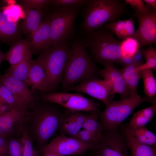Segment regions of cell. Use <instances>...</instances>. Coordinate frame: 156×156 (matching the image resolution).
<instances>
[{"mask_svg":"<svg viewBox=\"0 0 156 156\" xmlns=\"http://www.w3.org/2000/svg\"><path fill=\"white\" fill-rule=\"evenodd\" d=\"M120 130L125 135L132 137L140 143L156 147V136L145 126L132 128L121 125Z\"/></svg>","mask_w":156,"mask_h":156,"instance_id":"obj_22","label":"cell"},{"mask_svg":"<svg viewBox=\"0 0 156 156\" xmlns=\"http://www.w3.org/2000/svg\"><path fill=\"white\" fill-rule=\"evenodd\" d=\"M104 27L110 30L121 39L131 38L134 33L133 27L127 19L110 22L105 24Z\"/></svg>","mask_w":156,"mask_h":156,"instance_id":"obj_25","label":"cell"},{"mask_svg":"<svg viewBox=\"0 0 156 156\" xmlns=\"http://www.w3.org/2000/svg\"><path fill=\"white\" fill-rule=\"evenodd\" d=\"M23 8L43 9L50 5V0H22L18 1Z\"/></svg>","mask_w":156,"mask_h":156,"instance_id":"obj_35","label":"cell"},{"mask_svg":"<svg viewBox=\"0 0 156 156\" xmlns=\"http://www.w3.org/2000/svg\"><path fill=\"white\" fill-rule=\"evenodd\" d=\"M126 3L133 8L136 13L140 14H147L154 11L146 5L142 0H125Z\"/></svg>","mask_w":156,"mask_h":156,"instance_id":"obj_36","label":"cell"},{"mask_svg":"<svg viewBox=\"0 0 156 156\" xmlns=\"http://www.w3.org/2000/svg\"><path fill=\"white\" fill-rule=\"evenodd\" d=\"M95 156H96L95 155Z\"/></svg>","mask_w":156,"mask_h":156,"instance_id":"obj_42","label":"cell"},{"mask_svg":"<svg viewBox=\"0 0 156 156\" xmlns=\"http://www.w3.org/2000/svg\"><path fill=\"white\" fill-rule=\"evenodd\" d=\"M88 0H50V5L56 7H70L86 5L89 2Z\"/></svg>","mask_w":156,"mask_h":156,"instance_id":"obj_34","label":"cell"},{"mask_svg":"<svg viewBox=\"0 0 156 156\" xmlns=\"http://www.w3.org/2000/svg\"><path fill=\"white\" fill-rule=\"evenodd\" d=\"M30 41L21 39L11 44L10 47L5 55V59L10 66L16 65L22 61L30 50Z\"/></svg>","mask_w":156,"mask_h":156,"instance_id":"obj_23","label":"cell"},{"mask_svg":"<svg viewBox=\"0 0 156 156\" xmlns=\"http://www.w3.org/2000/svg\"><path fill=\"white\" fill-rule=\"evenodd\" d=\"M20 18L8 7H0V41L11 44L21 39L18 23Z\"/></svg>","mask_w":156,"mask_h":156,"instance_id":"obj_14","label":"cell"},{"mask_svg":"<svg viewBox=\"0 0 156 156\" xmlns=\"http://www.w3.org/2000/svg\"><path fill=\"white\" fill-rule=\"evenodd\" d=\"M23 146L22 156H39L34 149L31 136L28 130L24 129L23 131L21 139Z\"/></svg>","mask_w":156,"mask_h":156,"instance_id":"obj_32","label":"cell"},{"mask_svg":"<svg viewBox=\"0 0 156 156\" xmlns=\"http://www.w3.org/2000/svg\"><path fill=\"white\" fill-rule=\"evenodd\" d=\"M125 135L131 156H156V147L140 143L131 136Z\"/></svg>","mask_w":156,"mask_h":156,"instance_id":"obj_27","label":"cell"},{"mask_svg":"<svg viewBox=\"0 0 156 156\" xmlns=\"http://www.w3.org/2000/svg\"><path fill=\"white\" fill-rule=\"evenodd\" d=\"M30 50L32 54L43 51L52 46L50 36L48 17L42 20L38 28L31 35Z\"/></svg>","mask_w":156,"mask_h":156,"instance_id":"obj_19","label":"cell"},{"mask_svg":"<svg viewBox=\"0 0 156 156\" xmlns=\"http://www.w3.org/2000/svg\"><path fill=\"white\" fill-rule=\"evenodd\" d=\"M32 107L27 114L32 118V130L36 143L42 149L59 130L65 109L55 103L45 102Z\"/></svg>","mask_w":156,"mask_h":156,"instance_id":"obj_1","label":"cell"},{"mask_svg":"<svg viewBox=\"0 0 156 156\" xmlns=\"http://www.w3.org/2000/svg\"><path fill=\"white\" fill-rule=\"evenodd\" d=\"M26 84L31 87L33 92L36 90L42 93H48L53 90L45 70L42 53L37 59L33 60Z\"/></svg>","mask_w":156,"mask_h":156,"instance_id":"obj_15","label":"cell"},{"mask_svg":"<svg viewBox=\"0 0 156 156\" xmlns=\"http://www.w3.org/2000/svg\"><path fill=\"white\" fill-rule=\"evenodd\" d=\"M155 98L146 96L131 95L129 97L117 101L112 100L105 105V108L98 114L99 120L103 130H111L118 128L133 110L142 103L150 102L153 103Z\"/></svg>","mask_w":156,"mask_h":156,"instance_id":"obj_5","label":"cell"},{"mask_svg":"<svg viewBox=\"0 0 156 156\" xmlns=\"http://www.w3.org/2000/svg\"><path fill=\"white\" fill-rule=\"evenodd\" d=\"M0 83L11 92L17 105L27 109L35 105L36 97L25 82L5 73L0 75Z\"/></svg>","mask_w":156,"mask_h":156,"instance_id":"obj_11","label":"cell"},{"mask_svg":"<svg viewBox=\"0 0 156 156\" xmlns=\"http://www.w3.org/2000/svg\"><path fill=\"white\" fill-rule=\"evenodd\" d=\"M43 156H62L58 153L50 151H42Z\"/></svg>","mask_w":156,"mask_h":156,"instance_id":"obj_40","label":"cell"},{"mask_svg":"<svg viewBox=\"0 0 156 156\" xmlns=\"http://www.w3.org/2000/svg\"><path fill=\"white\" fill-rule=\"evenodd\" d=\"M139 26L131 38L135 40L139 48L156 43V11L147 14L135 13Z\"/></svg>","mask_w":156,"mask_h":156,"instance_id":"obj_13","label":"cell"},{"mask_svg":"<svg viewBox=\"0 0 156 156\" xmlns=\"http://www.w3.org/2000/svg\"><path fill=\"white\" fill-rule=\"evenodd\" d=\"M126 136L118 128L103 130L95 148L96 156H130Z\"/></svg>","mask_w":156,"mask_h":156,"instance_id":"obj_8","label":"cell"},{"mask_svg":"<svg viewBox=\"0 0 156 156\" xmlns=\"http://www.w3.org/2000/svg\"><path fill=\"white\" fill-rule=\"evenodd\" d=\"M87 34L83 41L96 61L103 65L122 62L123 43L116 38L111 31L104 27Z\"/></svg>","mask_w":156,"mask_h":156,"instance_id":"obj_3","label":"cell"},{"mask_svg":"<svg viewBox=\"0 0 156 156\" xmlns=\"http://www.w3.org/2000/svg\"><path fill=\"white\" fill-rule=\"evenodd\" d=\"M96 70L83 41L75 40L70 46L69 57L62 81V87L64 89L92 78Z\"/></svg>","mask_w":156,"mask_h":156,"instance_id":"obj_4","label":"cell"},{"mask_svg":"<svg viewBox=\"0 0 156 156\" xmlns=\"http://www.w3.org/2000/svg\"><path fill=\"white\" fill-rule=\"evenodd\" d=\"M82 12L81 29L86 34L95 31L105 24L116 21L127 13L126 5L118 0H91Z\"/></svg>","mask_w":156,"mask_h":156,"instance_id":"obj_2","label":"cell"},{"mask_svg":"<svg viewBox=\"0 0 156 156\" xmlns=\"http://www.w3.org/2000/svg\"><path fill=\"white\" fill-rule=\"evenodd\" d=\"M41 97L44 101L58 104L71 111L100 112L99 106L96 103L79 93H42Z\"/></svg>","mask_w":156,"mask_h":156,"instance_id":"obj_9","label":"cell"},{"mask_svg":"<svg viewBox=\"0 0 156 156\" xmlns=\"http://www.w3.org/2000/svg\"><path fill=\"white\" fill-rule=\"evenodd\" d=\"M97 144L83 143L76 138L60 134L43 147L41 151H52L62 156L79 155L94 150Z\"/></svg>","mask_w":156,"mask_h":156,"instance_id":"obj_10","label":"cell"},{"mask_svg":"<svg viewBox=\"0 0 156 156\" xmlns=\"http://www.w3.org/2000/svg\"><path fill=\"white\" fill-rule=\"evenodd\" d=\"M142 63L139 60H133L125 64L120 71L128 91L131 95H137L138 84L141 74L137 68Z\"/></svg>","mask_w":156,"mask_h":156,"instance_id":"obj_20","label":"cell"},{"mask_svg":"<svg viewBox=\"0 0 156 156\" xmlns=\"http://www.w3.org/2000/svg\"><path fill=\"white\" fill-rule=\"evenodd\" d=\"M23 8L24 18L21 25V30L24 34L31 36L40 25L44 10L34 8Z\"/></svg>","mask_w":156,"mask_h":156,"instance_id":"obj_21","label":"cell"},{"mask_svg":"<svg viewBox=\"0 0 156 156\" xmlns=\"http://www.w3.org/2000/svg\"><path fill=\"white\" fill-rule=\"evenodd\" d=\"M70 51L68 41H66L52 46L42 53L45 70L53 90L62 81Z\"/></svg>","mask_w":156,"mask_h":156,"instance_id":"obj_7","label":"cell"},{"mask_svg":"<svg viewBox=\"0 0 156 156\" xmlns=\"http://www.w3.org/2000/svg\"><path fill=\"white\" fill-rule=\"evenodd\" d=\"M105 68L100 71L104 80L108 84L113 93L120 95L121 99L131 96L120 70L116 68L113 63L103 65Z\"/></svg>","mask_w":156,"mask_h":156,"instance_id":"obj_16","label":"cell"},{"mask_svg":"<svg viewBox=\"0 0 156 156\" xmlns=\"http://www.w3.org/2000/svg\"><path fill=\"white\" fill-rule=\"evenodd\" d=\"M79 8L76 6L56 7L55 10L48 16L52 46L68 41L73 37Z\"/></svg>","mask_w":156,"mask_h":156,"instance_id":"obj_6","label":"cell"},{"mask_svg":"<svg viewBox=\"0 0 156 156\" xmlns=\"http://www.w3.org/2000/svg\"><path fill=\"white\" fill-rule=\"evenodd\" d=\"M99 112H92L88 114L82 129L88 131L100 138L103 129L99 119Z\"/></svg>","mask_w":156,"mask_h":156,"instance_id":"obj_30","label":"cell"},{"mask_svg":"<svg viewBox=\"0 0 156 156\" xmlns=\"http://www.w3.org/2000/svg\"><path fill=\"white\" fill-rule=\"evenodd\" d=\"M145 63H142L136 68L140 71L145 69L156 70V50L152 45H150L146 49L141 51Z\"/></svg>","mask_w":156,"mask_h":156,"instance_id":"obj_31","label":"cell"},{"mask_svg":"<svg viewBox=\"0 0 156 156\" xmlns=\"http://www.w3.org/2000/svg\"><path fill=\"white\" fill-rule=\"evenodd\" d=\"M144 83V91L146 96L151 99L156 94V80L151 69L140 71Z\"/></svg>","mask_w":156,"mask_h":156,"instance_id":"obj_28","label":"cell"},{"mask_svg":"<svg viewBox=\"0 0 156 156\" xmlns=\"http://www.w3.org/2000/svg\"><path fill=\"white\" fill-rule=\"evenodd\" d=\"M144 2H146L150 6L154 11H156V0H144Z\"/></svg>","mask_w":156,"mask_h":156,"instance_id":"obj_39","label":"cell"},{"mask_svg":"<svg viewBox=\"0 0 156 156\" xmlns=\"http://www.w3.org/2000/svg\"><path fill=\"white\" fill-rule=\"evenodd\" d=\"M64 89L84 93L99 100L106 105L112 100L114 95L107 83L104 80L91 78L78 85L68 87Z\"/></svg>","mask_w":156,"mask_h":156,"instance_id":"obj_12","label":"cell"},{"mask_svg":"<svg viewBox=\"0 0 156 156\" xmlns=\"http://www.w3.org/2000/svg\"><path fill=\"white\" fill-rule=\"evenodd\" d=\"M32 55V54L30 50L22 61L16 65L10 66L7 70L5 73L26 83L33 61Z\"/></svg>","mask_w":156,"mask_h":156,"instance_id":"obj_24","label":"cell"},{"mask_svg":"<svg viewBox=\"0 0 156 156\" xmlns=\"http://www.w3.org/2000/svg\"><path fill=\"white\" fill-rule=\"evenodd\" d=\"M5 59V55L0 49V67L2 61Z\"/></svg>","mask_w":156,"mask_h":156,"instance_id":"obj_41","label":"cell"},{"mask_svg":"<svg viewBox=\"0 0 156 156\" xmlns=\"http://www.w3.org/2000/svg\"><path fill=\"white\" fill-rule=\"evenodd\" d=\"M16 105L12 94L7 88L0 83V116Z\"/></svg>","mask_w":156,"mask_h":156,"instance_id":"obj_29","label":"cell"},{"mask_svg":"<svg viewBox=\"0 0 156 156\" xmlns=\"http://www.w3.org/2000/svg\"><path fill=\"white\" fill-rule=\"evenodd\" d=\"M7 138L9 156H22L23 146L22 143L15 139Z\"/></svg>","mask_w":156,"mask_h":156,"instance_id":"obj_33","label":"cell"},{"mask_svg":"<svg viewBox=\"0 0 156 156\" xmlns=\"http://www.w3.org/2000/svg\"><path fill=\"white\" fill-rule=\"evenodd\" d=\"M88 115L81 112L65 109L58 130L60 134L75 138L82 129Z\"/></svg>","mask_w":156,"mask_h":156,"instance_id":"obj_17","label":"cell"},{"mask_svg":"<svg viewBox=\"0 0 156 156\" xmlns=\"http://www.w3.org/2000/svg\"><path fill=\"white\" fill-rule=\"evenodd\" d=\"M156 114V103H154L151 106L136 112L127 125L132 128L145 126L155 116Z\"/></svg>","mask_w":156,"mask_h":156,"instance_id":"obj_26","label":"cell"},{"mask_svg":"<svg viewBox=\"0 0 156 156\" xmlns=\"http://www.w3.org/2000/svg\"><path fill=\"white\" fill-rule=\"evenodd\" d=\"M0 156H9L7 139L0 136Z\"/></svg>","mask_w":156,"mask_h":156,"instance_id":"obj_38","label":"cell"},{"mask_svg":"<svg viewBox=\"0 0 156 156\" xmlns=\"http://www.w3.org/2000/svg\"><path fill=\"white\" fill-rule=\"evenodd\" d=\"M27 109L16 105L0 116V136L7 138L12 133L16 127L25 119Z\"/></svg>","mask_w":156,"mask_h":156,"instance_id":"obj_18","label":"cell"},{"mask_svg":"<svg viewBox=\"0 0 156 156\" xmlns=\"http://www.w3.org/2000/svg\"><path fill=\"white\" fill-rule=\"evenodd\" d=\"M74 138L83 143L94 144H97L100 138L88 131L82 129Z\"/></svg>","mask_w":156,"mask_h":156,"instance_id":"obj_37","label":"cell"}]
</instances>
